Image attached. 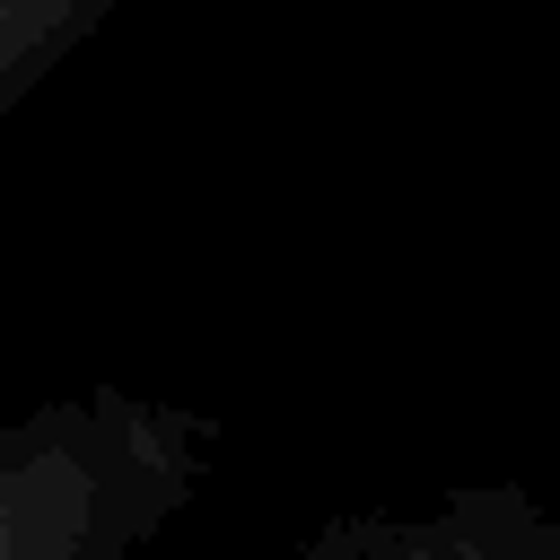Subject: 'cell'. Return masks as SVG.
<instances>
[{
	"instance_id": "cell-1",
	"label": "cell",
	"mask_w": 560,
	"mask_h": 560,
	"mask_svg": "<svg viewBox=\"0 0 560 560\" xmlns=\"http://www.w3.org/2000/svg\"><path fill=\"white\" fill-rule=\"evenodd\" d=\"M219 420L140 385H79L0 438V560H140L210 481Z\"/></svg>"
},
{
	"instance_id": "cell-2",
	"label": "cell",
	"mask_w": 560,
	"mask_h": 560,
	"mask_svg": "<svg viewBox=\"0 0 560 560\" xmlns=\"http://www.w3.org/2000/svg\"><path fill=\"white\" fill-rule=\"evenodd\" d=\"M289 560H560V499L508 472L420 499H359L324 508Z\"/></svg>"
},
{
	"instance_id": "cell-3",
	"label": "cell",
	"mask_w": 560,
	"mask_h": 560,
	"mask_svg": "<svg viewBox=\"0 0 560 560\" xmlns=\"http://www.w3.org/2000/svg\"><path fill=\"white\" fill-rule=\"evenodd\" d=\"M122 0H0V114L35 105Z\"/></svg>"
}]
</instances>
